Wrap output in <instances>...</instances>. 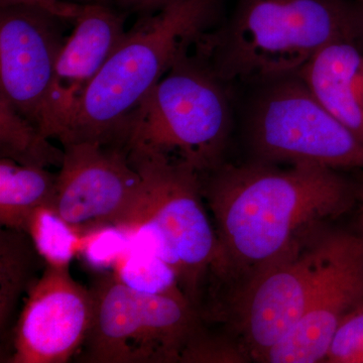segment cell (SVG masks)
<instances>
[{"label": "cell", "mask_w": 363, "mask_h": 363, "mask_svg": "<svg viewBox=\"0 0 363 363\" xmlns=\"http://www.w3.org/2000/svg\"><path fill=\"white\" fill-rule=\"evenodd\" d=\"M13 333L11 363H64L77 354L92 315L89 288L69 267L45 266Z\"/></svg>", "instance_id": "obj_11"}, {"label": "cell", "mask_w": 363, "mask_h": 363, "mask_svg": "<svg viewBox=\"0 0 363 363\" xmlns=\"http://www.w3.org/2000/svg\"><path fill=\"white\" fill-rule=\"evenodd\" d=\"M44 259L25 231H0V362H9L13 343V322L21 298L39 279Z\"/></svg>", "instance_id": "obj_15"}, {"label": "cell", "mask_w": 363, "mask_h": 363, "mask_svg": "<svg viewBox=\"0 0 363 363\" xmlns=\"http://www.w3.org/2000/svg\"><path fill=\"white\" fill-rule=\"evenodd\" d=\"M355 1L360 2V4H363V0H355Z\"/></svg>", "instance_id": "obj_26"}, {"label": "cell", "mask_w": 363, "mask_h": 363, "mask_svg": "<svg viewBox=\"0 0 363 363\" xmlns=\"http://www.w3.org/2000/svg\"><path fill=\"white\" fill-rule=\"evenodd\" d=\"M143 193L135 219L125 230L131 245L149 250L171 266L189 302L202 312L213 285L220 247L205 208L201 175L160 157H130Z\"/></svg>", "instance_id": "obj_5"}, {"label": "cell", "mask_w": 363, "mask_h": 363, "mask_svg": "<svg viewBox=\"0 0 363 363\" xmlns=\"http://www.w3.org/2000/svg\"><path fill=\"white\" fill-rule=\"evenodd\" d=\"M112 274L135 292L157 297L187 298L169 264L155 253L133 245L117 260Z\"/></svg>", "instance_id": "obj_18"}, {"label": "cell", "mask_w": 363, "mask_h": 363, "mask_svg": "<svg viewBox=\"0 0 363 363\" xmlns=\"http://www.w3.org/2000/svg\"><path fill=\"white\" fill-rule=\"evenodd\" d=\"M130 245V233L123 227H95L83 233L79 255L91 269L104 272L113 269L117 260Z\"/></svg>", "instance_id": "obj_21"}, {"label": "cell", "mask_w": 363, "mask_h": 363, "mask_svg": "<svg viewBox=\"0 0 363 363\" xmlns=\"http://www.w3.org/2000/svg\"><path fill=\"white\" fill-rule=\"evenodd\" d=\"M219 0H176L126 32L82 98L62 145L116 147L131 111L211 25Z\"/></svg>", "instance_id": "obj_3"}, {"label": "cell", "mask_w": 363, "mask_h": 363, "mask_svg": "<svg viewBox=\"0 0 363 363\" xmlns=\"http://www.w3.org/2000/svg\"><path fill=\"white\" fill-rule=\"evenodd\" d=\"M92 315L79 362L178 363L203 319L187 298L135 292L100 272L89 288Z\"/></svg>", "instance_id": "obj_6"}, {"label": "cell", "mask_w": 363, "mask_h": 363, "mask_svg": "<svg viewBox=\"0 0 363 363\" xmlns=\"http://www.w3.org/2000/svg\"><path fill=\"white\" fill-rule=\"evenodd\" d=\"M240 339L205 330L203 325L188 339L179 363H245L250 362Z\"/></svg>", "instance_id": "obj_20"}, {"label": "cell", "mask_w": 363, "mask_h": 363, "mask_svg": "<svg viewBox=\"0 0 363 363\" xmlns=\"http://www.w3.org/2000/svg\"><path fill=\"white\" fill-rule=\"evenodd\" d=\"M64 21L39 6L0 9V93L39 128L67 40Z\"/></svg>", "instance_id": "obj_10"}, {"label": "cell", "mask_w": 363, "mask_h": 363, "mask_svg": "<svg viewBox=\"0 0 363 363\" xmlns=\"http://www.w3.org/2000/svg\"><path fill=\"white\" fill-rule=\"evenodd\" d=\"M362 44H363V32H362Z\"/></svg>", "instance_id": "obj_27"}, {"label": "cell", "mask_w": 363, "mask_h": 363, "mask_svg": "<svg viewBox=\"0 0 363 363\" xmlns=\"http://www.w3.org/2000/svg\"><path fill=\"white\" fill-rule=\"evenodd\" d=\"M250 140L264 162L363 169V145L297 75L267 83L250 111Z\"/></svg>", "instance_id": "obj_7"}, {"label": "cell", "mask_w": 363, "mask_h": 363, "mask_svg": "<svg viewBox=\"0 0 363 363\" xmlns=\"http://www.w3.org/2000/svg\"><path fill=\"white\" fill-rule=\"evenodd\" d=\"M357 182V202L359 203L360 212H362V222L363 226V178ZM363 240V236H362Z\"/></svg>", "instance_id": "obj_25"}, {"label": "cell", "mask_w": 363, "mask_h": 363, "mask_svg": "<svg viewBox=\"0 0 363 363\" xmlns=\"http://www.w3.org/2000/svg\"><path fill=\"white\" fill-rule=\"evenodd\" d=\"M25 233L44 259L45 266L69 267L80 252L83 233L52 207L35 209L26 222Z\"/></svg>", "instance_id": "obj_19"}, {"label": "cell", "mask_w": 363, "mask_h": 363, "mask_svg": "<svg viewBox=\"0 0 363 363\" xmlns=\"http://www.w3.org/2000/svg\"><path fill=\"white\" fill-rule=\"evenodd\" d=\"M63 149L54 209L82 233L104 225L130 226L142 201L143 182L128 154L97 143Z\"/></svg>", "instance_id": "obj_9"}, {"label": "cell", "mask_w": 363, "mask_h": 363, "mask_svg": "<svg viewBox=\"0 0 363 363\" xmlns=\"http://www.w3.org/2000/svg\"><path fill=\"white\" fill-rule=\"evenodd\" d=\"M14 6H39L66 21H74L81 11L78 4H66L60 0H0V9Z\"/></svg>", "instance_id": "obj_23"}, {"label": "cell", "mask_w": 363, "mask_h": 363, "mask_svg": "<svg viewBox=\"0 0 363 363\" xmlns=\"http://www.w3.org/2000/svg\"><path fill=\"white\" fill-rule=\"evenodd\" d=\"M326 238L323 269L304 312L264 362H324L339 322L363 301L362 238L341 233Z\"/></svg>", "instance_id": "obj_12"}, {"label": "cell", "mask_w": 363, "mask_h": 363, "mask_svg": "<svg viewBox=\"0 0 363 363\" xmlns=\"http://www.w3.org/2000/svg\"><path fill=\"white\" fill-rule=\"evenodd\" d=\"M57 180L49 169L21 166L0 159V224L25 231L26 222L35 209L54 208Z\"/></svg>", "instance_id": "obj_16"}, {"label": "cell", "mask_w": 363, "mask_h": 363, "mask_svg": "<svg viewBox=\"0 0 363 363\" xmlns=\"http://www.w3.org/2000/svg\"><path fill=\"white\" fill-rule=\"evenodd\" d=\"M124 18L102 4H86L74 20L60 52L40 130L60 142L70 128L82 98L124 35Z\"/></svg>", "instance_id": "obj_13"}, {"label": "cell", "mask_w": 363, "mask_h": 363, "mask_svg": "<svg viewBox=\"0 0 363 363\" xmlns=\"http://www.w3.org/2000/svg\"><path fill=\"white\" fill-rule=\"evenodd\" d=\"M363 4L355 0H238L233 18L197 43L224 83L274 82L297 75L325 45L362 43Z\"/></svg>", "instance_id": "obj_2"}, {"label": "cell", "mask_w": 363, "mask_h": 363, "mask_svg": "<svg viewBox=\"0 0 363 363\" xmlns=\"http://www.w3.org/2000/svg\"><path fill=\"white\" fill-rule=\"evenodd\" d=\"M332 116L363 145V44L325 45L297 74Z\"/></svg>", "instance_id": "obj_14"}, {"label": "cell", "mask_w": 363, "mask_h": 363, "mask_svg": "<svg viewBox=\"0 0 363 363\" xmlns=\"http://www.w3.org/2000/svg\"><path fill=\"white\" fill-rule=\"evenodd\" d=\"M324 362L363 363V301L339 322Z\"/></svg>", "instance_id": "obj_22"}, {"label": "cell", "mask_w": 363, "mask_h": 363, "mask_svg": "<svg viewBox=\"0 0 363 363\" xmlns=\"http://www.w3.org/2000/svg\"><path fill=\"white\" fill-rule=\"evenodd\" d=\"M116 1L125 9L147 14L160 11L162 7L168 6L176 0H116Z\"/></svg>", "instance_id": "obj_24"}, {"label": "cell", "mask_w": 363, "mask_h": 363, "mask_svg": "<svg viewBox=\"0 0 363 363\" xmlns=\"http://www.w3.org/2000/svg\"><path fill=\"white\" fill-rule=\"evenodd\" d=\"M327 238L312 247L298 241L285 255L230 286L215 312L228 320L236 337L255 362L292 330L304 312L322 269Z\"/></svg>", "instance_id": "obj_8"}, {"label": "cell", "mask_w": 363, "mask_h": 363, "mask_svg": "<svg viewBox=\"0 0 363 363\" xmlns=\"http://www.w3.org/2000/svg\"><path fill=\"white\" fill-rule=\"evenodd\" d=\"M223 83L199 55H183L126 117L117 147L130 157L184 164L200 175L213 171L231 130Z\"/></svg>", "instance_id": "obj_4"}, {"label": "cell", "mask_w": 363, "mask_h": 363, "mask_svg": "<svg viewBox=\"0 0 363 363\" xmlns=\"http://www.w3.org/2000/svg\"><path fill=\"white\" fill-rule=\"evenodd\" d=\"M204 175L203 195L220 247L212 288L245 281L285 255L304 230L357 203V181L317 164H221Z\"/></svg>", "instance_id": "obj_1"}, {"label": "cell", "mask_w": 363, "mask_h": 363, "mask_svg": "<svg viewBox=\"0 0 363 363\" xmlns=\"http://www.w3.org/2000/svg\"><path fill=\"white\" fill-rule=\"evenodd\" d=\"M0 157L21 166L61 167L64 149L55 147L35 124L0 93Z\"/></svg>", "instance_id": "obj_17"}]
</instances>
